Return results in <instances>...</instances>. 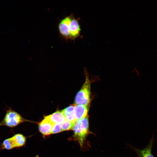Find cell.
<instances>
[{
  "mask_svg": "<svg viewBox=\"0 0 157 157\" xmlns=\"http://www.w3.org/2000/svg\"><path fill=\"white\" fill-rule=\"evenodd\" d=\"M26 121H28L24 118L19 114L12 109H9L6 111L4 117L0 122V126L13 127Z\"/></svg>",
  "mask_w": 157,
  "mask_h": 157,
  "instance_id": "obj_3",
  "label": "cell"
},
{
  "mask_svg": "<svg viewBox=\"0 0 157 157\" xmlns=\"http://www.w3.org/2000/svg\"><path fill=\"white\" fill-rule=\"evenodd\" d=\"M53 124L46 116L45 117L44 119L39 124L40 131L44 135L51 134Z\"/></svg>",
  "mask_w": 157,
  "mask_h": 157,
  "instance_id": "obj_6",
  "label": "cell"
},
{
  "mask_svg": "<svg viewBox=\"0 0 157 157\" xmlns=\"http://www.w3.org/2000/svg\"><path fill=\"white\" fill-rule=\"evenodd\" d=\"M74 123L66 119L61 124L62 131L72 130Z\"/></svg>",
  "mask_w": 157,
  "mask_h": 157,
  "instance_id": "obj_13",
  "label": "cell"
},
{
  "mask_svg": "<svg viewBox=\"0 0 157 157\" xmlns=\"http://www.w3.org/2000/svg\"><path fill=\"white\" fill-rule=\"evenodd\" d=\"M72 130L74 132V139L79 143L82 147L87 136L90 133L89 129L88 116L76 121L74 123Z\"/></svg>",
  "mask_w": 157,
  "mask_h": 157,
  "instance_id": "obj_1",
  "label": "cell"
},
{
  "mask_svg": "<svg viewBox=\"0 0 157 157\" xmlns=\"http://www.w3.org/2000/svg\"><path fill=\"white\" fill-rule=\"evenodd\" d=\"M11 138L14 143L15 148L22 147L25 144L26 138L21 134H16Z\"/></svg>",
  "mask_w": 157,
  "mask_h": 157,
  "instance_id": "obj_11",
  "label": "cell"
},
{
  "mask_svg": "<svg viewBox=\"0 0 157 157\" xmlns=\"http://www.w3.org/2000/svg\"><path fill=\"white\" fill-rule=\"evenodd\" d=\"M14 148L15 145L11 137L4 140L0 145V149H2L10 150Z\"/></svg>",
  "mask_w": 157,
  "mask_h": 157,
  "instance_id": "obj_12",
  "label": "cell"
},
{
  "mask_svg": "<svg viewBox=\"0 0 157 157\" xmlns=\"http://www.w3.org/2000/svg\"><path fill=\"white\" fill-rule=\"evenodd\" d=\"M62 131L61 124H54L51 130V134L59 133Z\"/></svg>",
  "mask_w": 157,
  "mask_h": 157,
  "instance_id": "obj_14",
  "label": "cell"
},
{
  "mask_svg": "<svg viewBox=\"0 0 157 157\" xmlns=\"http://www.w3.org/2000/svg\"><path fill=\"white\" fill-rule=\"evenodd\" d=\"M91 82L86 76L85 81L75 98L76 105L88 106L90 101Z\"/></svg>",
  "mask_w": 157,
  "mask_h": 157,
  "instance_id": "obj_2",
  "label": "cell"
},
{
  "mask_svg": "<svg viewBox=\"0 0 157 157\" xmlns=\"http://www.w3.org/2000/svg\"><path fill=\"white\" fill-rule=\"evenodd\" d=\"M74 106L75 104L71 105L62 110L66 118L74 123L76 121L74 115Z\"/></svg>",
  "mask_w": 157,
  "mask_h": 157,
  "instance_id": "obj_10",
  "label": "cell"
},
{
  "mask_svg": "<svg viewBox=\"0 0 157 157\" xmlns=\"http://www.w3.org/2000/svg\"><path fill=\"white\" fill-rule=\"evenodd\" d=\"M73 14L65 17L59 22L58 25L59 32L60 36L65 40L69 39V28Z\"/></svg>",
  "mask_w": 157,
  "mask_h": 157,
  "instance_id": "obj_4",
  "label": "cell"
},
{
  "mask_svg": "<svg viewBox=\"0 0 157 157\" xmlns=\"http://www.w3.org/2000/svg\"><path fill=\"white\" fill-rule=\"evenodd\" d=\"M79 19V18H76L73 15L70 24L69 39L74 41L77 38L81 36V29Z\"/></svg>",
  "mask_w": 157,
  "mask_h": 157,
  "instance_id": "obj_5",
  "label": "cell"
},
{
  "mask_svg": "<svg viewBox=\"0 0 157 157\" xmlns=\"http://www.w3.org/2000/svg\"><path fill=\"white\" fill-rule=\"evenodd\" d=\"M88 106L75 104L74 115L76 121L88 116Z\"/></svg>",
  "mask_w": 157,
  "mask_h": 157,
  "instance_id": "obj_8",
  "label": "cell"
},
{
  "mask_svg": "<svg viewBox=\"0 0 157 157\" xmlns=\"http://www.w3.org/2000/svg\"><path fill=\"white\" fill-rule=\"evenodd\" d=\"M46 117L53 124H61L66 119L62 110L58 111Z\"/></svg>",
  "mask_w": 157,
  "mask_h": 157,
  "instance_id": "obj_9",
  "label": "cell"
},
{
  "mask_svg": "<svg viewBox=\"0 0 157 157\" xmlns=\"http://www.w3.org/2000/svg\"><path fill=\"white\" fill-rule=\"evenodd\" d=\"M154 141V137L153 135L147 147L142 149H135L138 157H154L152 153Z\"/></svg>",
  "mask_w": 157,
  "mask_h": 157,
  "instance_id": "obj_7",
  "label": "cell"
}]
</instances>
